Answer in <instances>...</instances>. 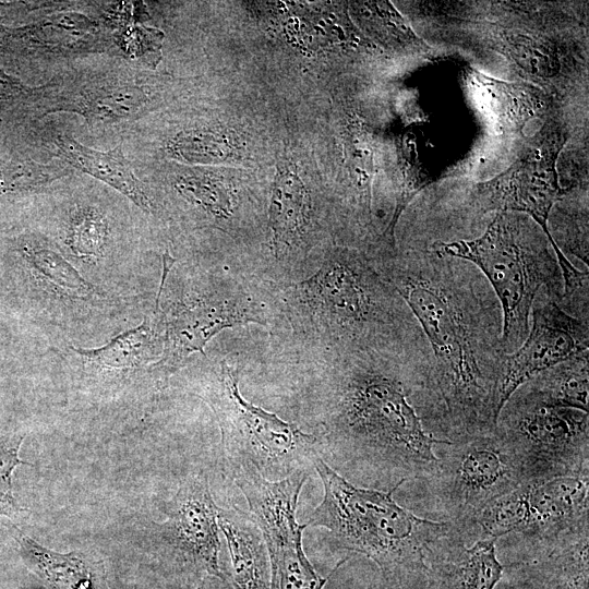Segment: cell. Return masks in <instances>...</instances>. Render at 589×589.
I'll return each instance as SVG.
<instances>
[{
  "label": "cell",
  "instance_id": "1",
  "mask_svg": "<svg viewBox=\"0 0 589 589\" xmlns=\"http://www.w3.org/2000/svg\"><path fill=\"white\" fill-rule=\"evenodd\" d=\"M375 269L418 322L433 357L452 443L496 429V388L507 356L503 314L483 274L430 247L377 251Z\"/></svg>",
  "mask_w": 589,
  "mask_h": 589
},
{
  "label": "cell",
  "instance_id": "2",
  "mask_svg": "<svg viewBox=\"0 0 589 589\" xmlns=\"http://www.w3.org/2000/svg\"><path fill=\"white\" fill-rule=\"evenodd\" d=\"M338 389L320 441L338 474L388 491L434 470L435 447L452 442L425 338L404 345L387 366L353 368Z\"/></svg>",
  "mask_w": 589,
  "mask_h": 589
},
{
  "label": "cell",
  "instance_id": "3",
  "mask_svg": "<svg viewBox=\"0 0 589 589\" xmlns=\"http://www.w3.org/2000/svg\"><path fill=\"white\" fill-rule=\"evenodd\" d=\"M313 467L324 486L321 504L306 526L326 528L336 545L372 560L385 581L397 589L426 587V551L446 534L450 522L416 516L388 491L359 488L337 473L322 456Z\"/></svg>",
  "mask_w": 589,
  "mask_h": 589
},
{
  "label": "cell",
  "instance_id": "4",
  "mask_svg": "<svg viewBox=\"0 0 589 589\" xmlns=\"http://www.w3.org/2000/svg\"><path fill=\"white\" fill-rule=\"evenodd\" d=\"M440 254L473 264L486 278L503 314V346L512 353L525 341L534 299L542 291L560 304L563 277L541 228L526 215L498 212L486 230L471 240L434 241Z\"/></svg>",
  "mask_w": 589,
  "mask_h": 589
},
{
  "label": "cell",
  "instance_id": "5",
  "mask_svg": "<svg viewBox=\"0 0 589 589\" xmlns=\"http://www.w3.org/2000/svg\"><path fill=\"white\" fill-rule=\"evenodd\" d=\"M202 397L220 426L219 464L228 477L252 468L266 480L278 481L297 470H309L321 456L316 436L247 401L226 361L205 384Z\"/></svg>",
  "mask_w": 589,
  "mask_h": 589
},
{
  "label": "cell",
  "instance_id": "6",
  "mask_svg": "<svg viewBox=\"0 0 589 589\" xmlns=\"http://www.w3.org/2000/svg\"><path fill=\"white\" fill-rule=\"evenodd\" d=\"M435 449L441 453L434 470L416 481L420 500L413 508L422 518L469 521L490 502L525 482L519 459L496 429Z\"/></svg>",
  "mask_w": 589,
  "mask_h": 589
},
{
  "label": "cell",
  "instance_id": "7",
  "mask_svg": "<svg viewBox=\"0 0 589 589\" xmlns=\"http://www.w3.org/2000/svg\"><path fill=\"white\" fill-rule=\"evenodd\" d=\"M567 140L568 132L562 123L549 119L510 167L474 188V202L479 212H512L529 216L541 228L554 251L562 272L564 294L573 297L588 287V269L574 266L553 241L549 229L553 206L569 191L560 185L556 171L558 155Z\"/></svg>",
  "mask_w": 589,
  "mask_h": 589
},
{
  "label": "cell",
  "instance_id": "8",
  "mask_svg": "<svg viewBox=\"0 0 589 589\" xmlns=\"http://www.w3.org/2000/svg\"><path fill=\"white\" fill-rule=\"evenodd\" d=\"M496 431L519 459L525 482L589 473V417L550 406L524 385L503 406Z\"/></svg>",
  "mask_w": 589,
  "mask_h": 589
},
{
  "label": "cell",
  "instance_id": "9",
  "mask_svg": "<svg viewBox=\"0 0 589 589\" xmlns=\"http://www.w3.org/2000/svg\"><path fill=\"white\" fill-rule=\"evenodd\" d=\"M308 478L305 469L278 481L266 480L254 469L240 470L231 477L262 532L271 566V589H323L349 558L339 561L325 578L309 562L302 546V533L308 526L296 518L300 491Z\"/></svg>",
  "mask_w": 589,
  "mask_h": 589
},
{
  "label": "cell",
  "instance_id": "10",
  "mask_svg": "<svg viewBox=\"0 0 589 589\" xmlns=\"http://www.w3.org/2000/svg\"><path fill=\"white\" fill-rule=\"evenodd\" d=\"M217 513L207 477L200 472L185 478L167 506V518L154 525L160 553L184 570L229 579L218 562Z\"/></svg>",
  "mask_w": 589,
  "mask_h": 589
},
{
  "label": "cell",
  "instance_id": "11",
  "mask_svg": "<svg viewBox=\"0 0 589 589\" xmlns=\"http://www.w3.org/2000/svg\"><path fill=\"white\" fill-rule=\"evenodd\" d=\"M531 326L522 345L505 358L496 388V410L540 372L589 352V321L574 317L542 291L534 299Z\"/></svg>",
  "mask_w": 589,
  "mask_h": 589
},
{
  "label": "cell",
  "instance_id": "12",
  "mask_svg": "<svg viewBox=\"0 0 589 589\" xmlns=\"http://www.w3.org/2000/svg\"><path fill=\"white\" fill-rule=\"evenodd\" d=\"M495 539L467 541L450 524L449 531L426 551L429 589H495L505 566L496 556Z\"/></svg>",
  "mask_w": 589,
  "mask_h": 589
},
{
  "label": "cell",
  "instance_id": "13",
  "mask_svg": "<svg viewBox=\"0 0 589 589\" xmlns=\"http://www.w3.org/2000/svg\"><path fill=\"white\" fill-rule=\"evenodd\" d=\"M528 522L521 538L553 537L588 521L589 473L526 481Z\"/></svg>",
  "mask_w": 589,
  "mask_h": 589
},
{
  "label": "cell",
  "instance_id": "14",
  "mask_svg": "<svg viewBox=\"0 0 589 589\" xmlns=\"http://www.w3.org/2000/svg\"><path fill=\"white\" fill-rule=\"evenodd\" d=\"M525 566L538 589H588L589 522L553 537L526 539Z\"/></svg>",
  "mask_w": 589,
  "mask_h": 589
},
{
  "label": "cell",
  "instance_id": "15",
  "mask_svg": "<svg viewBox=\"0 0 589 589\" xmlns=\"http://www.w3.org/2000/svg\"><path fill=\"white\" fill-rule=\"evenodd\" d=\"M255 321L229 303H202L180 309L168 322L166 346L158 368L171 372L192 352L204 353L206 342L226 327Z\"/></svg>",
  "mask_w": 589,
  "mask_h": 589
},
{
  "label": "cell",
  "instance_id": "16",
  "mask_svg": "<svg viewBox=\"0 0 589 589\" xmlns=\"http://www.w3.org/2000/svg\"><path fill=\"white\" fill-rule=\"evenodd\" d=\"M217 524L227 540L232 589H271V566L261 530L237 506L219 508Z\"/></svg>",
  "mask_w": 589,
  "mask_h": 589
},
{
  "label": "cell",
  "instance_id": "17",
  "mask_svg": "<svg viewBox=\"0 0 589 589\" xmlns=\"http://www.w3.org/2000/svg\"><path fill=\"white\" fill-rule=\"evenodd\" d=\"M27 567L52 589H108L101 561L85 552L51 551L10 527Z\"/></svg>",
  "mask_w": 589,
  "mask_h": 589
},
{
  "label": "cell",
  "instance_id": "18",
  "mask_svg": "<svg viewBox=\"0 0 589 589\" xmlns=\"http://www.w3.org/2000/svg\"><path fill=\"white\" fill-rule=\"evenodd\" d=\"M59 158L71 168L79 169L113 188L145 212H151L152 203L142 182L134 175L125 159L121 145L101 152L81 144L67 134L56 137Z\"/></svg>",
  "mask_w": 589,
  "mask_h": 589
},
{
  "label": "cell",
  "instance_id": "19",
  "mask_svg": "<svg viewBox=\"0 0 589 589\" xmlns=\"http://www.w3.org/2000/svg\"><path fill=\"white\" fill-rule=\"evenodd\" d=\"M309 206V192L294 166L288 161L279 164L269 205V227L276 245H290L301 238Z\"/></svg>",
  "mask_w": 589,
  "mask_h": 589
},
{
  "label": "cell",
  "instance_id": "20",
  "mask_svg": "<svg viewBox=\"0 0 589 589\" xmlns=\"http://www.w3.org/2000/svg\"><path fill=\"white\" fill-rule=\"evenodd\" d=\"M151 97L145 87L133 83H106L82 89L61 110L79 113L89 121L113 123L137 118Z\"/></svg>",
  "mask_w": 589,
  "mask_h": 589
},
{
  "label": "cell",
  "instance_id": "21",
  "mask_svg": "<svg viewBox=\"0 0 589 589\" xmlns=\"http://www.w3.org/2000/svg\"><path fill=\"white\" fill-rule=\"evenodd\" d=\"M589 352L575 356L546 369L522 384L545 405L588 412Z\"/></svg>",
  "mask_w": 589,
  "mask_h": 589
},
{
  "label": "cell",
  "instance_id": "22",
  "mask_svg": "<svg viewBox=\"0 0 589 589\" xmlns=\"http://www.w3.org/2000/svg\"><path fill=\"white\" fill-rule=\"evenodd\" d=\"M165 151L171 159L193 165L240 161L245 153L235 131L214 127L183 130L166 143Z\"/></svg>",
  "mask_w": 589,
  "mask_h": 589
},
{
  "label": "cell",
  "instance_id": "23",
  "mask_svg": "<svg viewBox=\"0 0 589 589\" xmlns=\"http://www.w3.org/2000/svg\"><path fill=\"white\" fill-rule=\"evenodd\" d=\"M154 328L149 318L129 329L104 347L73 350L96 366L106 370L134 369L153 358Z\"/></svg>",
  "mask_w": 589,
  "mask_h": 589
},
{
  "label": "cell",
  "instance_id": "24",
  "mask_svg": "<svg viewBox=\"0 0 589 589\" xmlns=\"http://www.w3.org/2000/svg\"><path fill=\"white\" fill-rule=\"evenodd\" d=\"M22 251L40 276L68 296L86 299L94 293L93 286L58 252L37 243H26Z\"/></svg>",
  "mask_w": 589,
  "mask_h": 589
},
{
  "label": "cell",
  "instance_id": "25",
  "mask_svg": "<svg viewBox=\"0 0 589 589\" xmlns=\"http://www.w3.org/2000/svg\"><path fill=\"white\" fill-rule=\"evenodd\" d=\"M502 48L525 73L550 79L560 69L556 50L550 43L526 34H501Z\"/></svg>",
  "mask_w": 589,
  "mask_h": 589
},
{
  "label": "cell",
  "instance_id": "26",
  "mask_svg": "<svg viewBox=\"0 0 589 589\" xmlns=\"http://www.w3.org/2000/svg\"><path fill=\"white\" fill-rule=\"evenodd\" d=\"M176 189L187 200L216 216H226L231 208V193L224 178L205 170L195 169L177 177Z\"/></svg>",
  "mask_w": 589,
  "mask_h": 589
},
{
  "label": "cell",
  "instance_id": "27",
  "mask_svg": "<svg viewBox=\"0 0 589 589\" xmlns=\"http://www.w3.org/2000/svg\"><path fill=\"white\" fill-rule=\"evenodd\" d=\"M72 168L59 161L39 164L33 160H15L0 168V190L23 192L47 185L70 173Z\"/></svg>",
  "mask_w": 589,
  "mask_h": 589
},
{
  "label": "cell",
  "instance_id": "28",
  "mask_svg": "<svg viewBox=\"0 0 589 589\" xmlns=\"http://www.w3.org/2000/svg\"><path fill=\"white\" fill-rule=\"evenodd\" d=\"M107 223L94 208L81 209L72 219L68 242L72 251L80 256L98 255L105 244Z\"/></svg>",
  "mask_w": 589,
  "mask_h": 589
},
{
  "label": "cell",
  "instance_id": "29",
  "mask_svg": "<svg viewBox=\"0 0 589 589\" xmlns=\"http://www.w3.org/2000/svg\"><path fill=\"white\" fill-rule=\"evenodd\" d=\"M23 440L24 435H14L0 441V517L14 519L27 512L15 500L12 486L14 469L21 465L32 466L19 457Z\"/></svg>",
  "mask_w": 589,
  "mask_h": 589
},
{
  "label": "cell",
  "instance_id": "30",
  "mask_svg": "<svg viewBox=\"0 0 589 589\" xmlns=\"http://www.w3.org/2000/svg\"><path fill=\"white\" fill-rule=\"evenodd\" d=\"M125 51L141 58L143 56H156L159 53L163 34L158 29L146 27H130L120 36Z\"/></svg>",
  "mask_w": 589,
  "mask_h": 589
},
{
  "label": "cell",
  "instance_id": "31",
  "mask_svg": "<svg viewBox=\"0 0 589 589\" xmlns=\"http://www.w3.org/2000/svg\"><path fill=\"white\" fill-rule=\"evenodd\" d=\"M194 589H232L229 579L217 576H205L201 584Z\"/></svg>",
  "mask_w": 589,
  "mask_h": 589
}]
</instances>
